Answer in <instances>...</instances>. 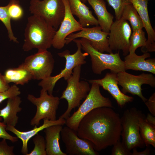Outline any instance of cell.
<instances>
[{"label":"cell","mask_w":155,"mask_h":155,"mask_svg":"<svg viewBox=\"0 0 155 155\" xmlns=\"http://www.w3.org/2000/svg\"><path fill=\"white\" fill-rule=\"evenodd\" d=\"M122 127L119 114L112 108L102 107L90 111L81 120L77 132L80 138L90 141L100 151L120 140Z\"/></svg>","instance_id":"1"},{"label":"cell","mask_w":155,"mask_h":155,"mask_svg":"<svg viewBox=\"0 0 155 155\" xmlns=\"http://www.w3.org/2000/svg\"><path fill=\"white\" fill-rule=\"evenodd\" d=\"M56 30L43 19L36 15L28 17L24 30L22 49L25 51L33 49L47 50L52 46Z\"/></svg>","instance_id":"2"},{"label":"cell","mask_w":155,"mask_h":155,"mask_svg":"<svg viewBox=\"0 0 155 155\" xmlns=\"http://www.w3.org/2000/svg\"><path fill=\"white\" fill-rule=\"evenodd\" d=\"M146 117L141 111L132 107L125 110L121 118L122 142L129 151L135 148H143L145 146L140 135V123Z\"/></svg>","instance_id":"3"},{"label":"cell","mask_w":155,"mask_h":155,"mask_svg":"<svg viewBox=\"0 0 155 155\" xmlns=\"http://www.w3.org/2000/svg\"><path fill=\"white\" fill-rule=\"evenodd\" d=\"M81 66L75 67L72 75L66 80L67 87L63 91L60 99H65L67 101L68 107L59 118L66 120L69 117L72 110L80 105L81 101L86 98L90 90L88 82L80 81Z\"/></svg>","instance_id":"4"},{"label":"cell","mask_w":155,"mask_h":155,"mask_svg":"<svg viewBox=\"0 0 155 155\" xmlns=\"http://www.w3.org/2000/svg\"><path fill=\"white\" fill-rule=\"evenodd\" d=\"M80 40L82 49L90 56L92 69L94 73L101 74L106 69L117 73L126 70L124 62L121 59L119 52L104 53L94 49L87 39L81 38Z\"/></svg>","instance_id":"5"},{"label":"cell","mask_w":155,"mask_h":155,"mask_svg":"<svg viewBox=\"0 0 155 155\" xmlns=\"http://www.w3.org/2000/svg\"><path fill=\"white\" fill-rule=\"evenodd\" d=\"M75 43L77 49L75 53L70 54L68 50L58 53V55L61 57L65 58L66 61L65 68L62 70L58 74L54 76H51L41 80L38 85L42 89L46 91L50 95H53V91L55 85L60 79L63 78L67 80L72 75L73 69L76 66L84 65L86 63L85 61L86 57L88 54L82 52V46L80 39H75L73 41Z\"/></svg>","instance_id":"6"},{"label":"cell","mask_w":155,"mask_h":155,"mask_svg":"<svg viewBox=\"0 0 155 155\" xmlns=\"http://www.w3.org/2000/svg\"><path fill=\"white\" fill-rule=\"evenodd\" d=\"M91 84L90 90L84 101L78 110L65 120L66 126L76 131L81 120L92 110L100 107H113L110 99L101 94L100 86L95 82Z\"/></svg>","instance_id":"7"},{"label":"cell","mask_w":155,"mask_h":155,"mask_svg":"<svg viewBox=\"0 0 155 155\" xmlns=\"http://www.w3.org/2000/svg\"><path fill=\"white\" fill-rule=\"evenodd\" d=\"M29 11L32 15L42 18L56 30L65 14L62 0H31Z\"/></svg>","instance_id":"8"},{"label":"cell","mask_w":155,"mask_h":155,"mask_svg":"<svg viewBox=\"0 0 155 155\" xmlns=\"http://www.w3.org/2000/svg\"><path fill=\"white\" fill-rule=\"evenodd\" d=\"M27 98L36 107V113L30 122L31 125L38 126L40 121L44 119L51 121L57 120V111L60 99L58 97L49 94L42 89L39 97L28 94Z\"/></svg>","instance_id":"9"},{"label":"cell","mask_w":155,"mask_h":155,"mask_svg":"<svg viewBox=\"0 0 155 155\" xmlns=\"http://www.w3.org/2000/svg\"><path fill=\"white\" fill-rule=\"evenodd\" d=\"M23 63L31 73L33 79L41 80L51 76L55 61L47 50H38L36 53L26 57Z\"/></svg>","instance_id":"10"},{"label":"cell","mask_w":155,"mask_h":155,"mask_svg":"<svg viewBox=\"0 0 155 155\" xmlns=\"http://www.w3.org/2000/svg\"><path fill=\"white\" fill-rule=\"evenodd\" d=\"M117 75L118 84L122 87V92L137 95L144 103L147 99L142 94V86L146 84L153 88L155 87V77L152 74L143 73L136 75L125 71L119 72Z\"/></svg>","instance_id":"11"},{"label":"cell","mask_w":155,"mask_h":155,"mask_svg":"<svg viewBox=\"0 0 155 155\" xmlns=\"http://www.w3.org/2000/svg\"><path fill=\"white\" fill-rule=\"evenodd\" d=\"M131 29L128 21L121 18L112 24L109 33L108 42L112 51H121L123 55L129 53V40Z\"/></svg>","instance_id":"12"},{"label":"cell","mask_w":155,"mask_h":155,"mask_svg":"<svg viewBox=\"0 0 155 155\" xmlns=\"http://www.w3.org/2000/svg\"><path fill=\"white\" fill-rule=\"evenodd\" d=\"M60 135L65 147V153L69 155H98L90 141L81 138L77 131L67 127L63 128Z\"/></svg>","instance_id":"13"},{"label":"cell","mask_w":155,"mask_h":155,"mask_svg":"<svg viewBox=\"0 0 155 155\" xmlns=\"http://www.w3.org/2000/svg\"><path fill=\"white\" fill-rule=\"evenodd\" d=\"M108 34L102 31L98 25L91 28H84L79 32L68 36L65 39V44L78 38H84L88 40L91 46L99 51L110 53L113 52L109 46Z\"/></svg>","instance_id":"14"},{"label":"cell","mask_w":155,"mask_h":155,"mask_svg":"<svg viewBox=\"0 0 155 155\" xmlns=\"http://www.w3.org/2000/svg\"><path fill=\"white\" fill-rule=\"evenodd\" d=\"M65 7V14L59 28L53 37L52 46L56 49H62L66 43L65 39L70 34L80 31L83 28L74 18L70 9L68 0H62Z\"/></svg>","instance_id":"15"},{"label":"cell","mask_w":155,"mask_h":155,"mask_svg":"<svg viewBox=\"0 0 155 155\" xmlns=\"http://www.w3.org/2000/svg\"><path fill=\"white\" fill-rule=\"evenodd\" d=\"M117 73L111 71L107 73L102 78L88 80L91 84L96 83L107 91L116 100L118 104L121 107L127 103L132 101L133 98L123 93L118 86Z\"/></svg>","instance_id":"16"},{"label":"cell","mask_w":155,"mask_h":155,"mask_svg":"<svg viewBox=\"0 0 155 155\" xmlns=\"http://www.w3.org/2000/svg\"><path fill=\"white\" fill-rule=\"evenodd\" d=\"M43 120V123L42 125L38 127L35 125L32 129L26 131H21L16 129L15 127L7 125L6 130L13 133L22 141V146L21 152L23 154L26 155L28 153V142L31 138L38 134L40 131L51 126L55 125H63L65 123V120L63 119L59 118L55 121L50 120L46 119H44Z\"/></svg>","instance_id":"17"},{"label":"cell","mask_w":155,"mask_h":155,"mask_svg":"<svg viewBox=\"0 0 155 155\" xmlns=\"http://www.w3.org/2000/svg\"><path fill=\"white\" fill-rule=\"evenodd\" d=\"M150 56L149 53H144L140 56L137 55L135 53L128 54L125 57L124 61L126 70L131 69L147 71L155 74V59L146 60Z\"/></svg>","instance_id":"18"},{"label":"cell","mask_w":155,"mask_h":155,"mask_svg":"<svg viewBox=\"0 0 155 155\" xmlns=\"http://www.w3.org/2000/svg\"><path fill=\"white\" fill-rule=\"evenodd\" d=\"M68 1L72 13L78 18V22L83 28L99 25L97 19L93 16L89 8L80 0Z\"/></svg>","instance_id":"19"},{"label":"cell","mask_w":155,"mask_h":155,"mask_svg":"<svg viewBox=\"0 0 155 155\" xmlns=\"http://www.w3.org/2000/svg\"><path fill=\"white\" fill-rule=\"evenodd\" d=\"M61 125H55L44 129L45 134L47 155H67L60 148L59 140L63 128Z\"/></svg>","instance_id":"20"},{"label":"cell","mask_w":155,"mask_h":155,"mask_svg":"<svg viewBox=\"0 0 155 155\" xmlns=\"http://www.w3.org/2000/svg\"><path fill=\"white\" fill-rule=\"evenodd\" d=\"M92 7L97 18L99 26L102 31L109 33L113 22L114 16L108 12L104 0H87Z\"/></svg>","instance_id":"21"},{"label":"cell","mask_w":155,"mask_h":155,"mask_svg":"<svg viewBox=\"0 0 155 155\" xmlns=\"http://www.w3.org/2000/svg\"><path fill=\"white\" fill-rule=\"evenodd\" d=\"M22 102L19 96L9 98L6 106L0 110V117L7 126L15 127L18 123L19 117L17 113L22 110L20 106Z\"/></svg>","instance_id":"22"},{"label":"cell","mask_w":155,"mask_h":155,"mask_svg":"<svg viewBox=\"0 0 155 155\" xmlns=\"http://www.w3.org/2000/svg\"><path fill=\"white\" fill-rule=\"evenodd\" d=\"M3 75L7 83L16 85H24L33 79L31 73L23 63L17 67L7 69Z\"/></svg>","instance_id":"23"},{"label":"cell","mask_w":155,"mask_h":155,"mask_svg":"<svg viewBox=\"0 0 155 155\" xmlns=\"http://www.w3.org/2000/svg\"><path fill=\"white\" fill-rule=\"evenodd\" d=\"M121 18L130 22L133 31L142 29L144 28V24L141 17L131 3L125 6Z\"/></svg>","instance_id":"24"},{"label":"cell","mask_w":155,"mask_h":155,"mask_svg":"<svg viewBox=\"0 0 155 155\" xmlns=\"http://www.w3.org/2000/svg\"><path fill=\"white\" fill-rule=\"evenodd\" d=\"M145 118L142 119L140 122V135L145 146H148L151 145L155 148V126L147 122Z\"/></svg>","instance_id":"25"},{"label":"cell","mask_w":155,"mask_h":155,"mask_svg":"<svg viewBox=\"0 0 155 155\" xmlns=\"http://www.w3.org/2000/svg\"><path fill=\"white\" fill-rule=\"evenodd\" d=\"M146 41L145 33L142 29L133 31L129 40V54L135 53L137 48L144 46Z\"/></svg>","instance_id":"26"},{"label":"cell","mask_w":155,"mask_h":155,"mask_svg":"<svg viewBox=\"0 0 155 155\" xmlns=\"http://www.w3.org/2000/svg\"><path fill=\"white\" fill-rule=\"evenodd\" d=\"M11 20L7 12V6H0V20L3 23L7 29L9 38L10 41L18 43L17 38L15 36L12 30Z\"/></svg>","instance_id":"27"},{"label":"cell","mask_w":155,"mask_h":155,"mask_svg":"<svg viewBox=\"0 0 155 155\" xmlns=\"http://www.w3.org/2000/svg\"><path fill=\"white\" fill-rule=\"evenodd\" d=\"M8 14L11 20L21 19L24 14L23 9L18 0H10L6 5Z\"/></svg>","instance_id":"28"},{"label":"cell","mask_w":155,"mask_h":155,"mask_svg":"<svg viewBox=\"0 0 155 155\" xmlns=\"http://www.w3.org/2000/svg\"><path fill=\"white\" fill-rule=\"evenodd\" d=\"M32 140L34 145L33 150L26 155H47L45 138L38 134L33 137Z\"/></svg>","instance_id":"29"},{"label":"cell","mask_w":155,"mask_h":155,"mask_svg":"<svg viewBox=\"0 0 155 155\" xmlns=\"http://www.w3.org/2000/svg\"><path fill=\"white\" fill-rule=\"evenodd\" d=\"M114 9L116 20L121 18L125 6L131 3L129 0H106Z\"/></svg>","instance_id":"30"},{"label":"cell","mask_w":155,"mask_h":155,"mask_svg":"<svg viewBox=\"0 0 155 155\" xmlns=\"http://www.w3.org/2000/svg\"><path fill=\"white\" fill-rule=\"evenodd\" d=\"M21 93L20 88L16 85L11 86L7 90L0 92V104L6 99L19 96Z\"/></svg>","instance_id":"31"},{"label":"cell","mask_w":155,"mask_h":155,"mask_svg":"<svg viewBox=\"0 0 155 155\" xmlns=\"http://www.w3.org/2000/svg\"><path fill=\"white\" fill-rule=\"evenodd\" d=\"M113 146L112 155H131V151L126 148L120 140H118Z\"/></svg>","instance_id":"32"},{"label":"cell","mask_w":155,"mask_h":155,"mask_svg":"<svg viewBox=\"0 0 155 155\" xmlns=\"http://www.w3.org/2000/svg\"><path fill=\"white\" fill-rule=\"evenodd\" d=\"M2 119V117H0V138L8 140L12 143L17 142L18 138L17 137L12 136L6 131V128L7 125L3 122L0 121Z\"/></svg>","instance_id":"33"},{"label":"cell","mask_w":155,"mask_h":155,"mask_svg":"<svg viewBox=\"0 0 155 155\" xmlns=\"http://www.w3.org/2000/svg\"><path fill=\"white\" fill-rule=\"evenodd\" d=\"M6 139H3L0 141V155H14V146H9Z\"/></svg>","instance_id":"34"},{"label":"cell","mask_w":155,"mask_h":155,"mask_svg":"<svg viewBox=\"0 0 155 155\" xmlns=\"http://www.w3.org/2000/svg\"><path fill=\"white\" fill-rule=\"evenodd\" d=\"M150 112L155 116V93H153L148 99L145 102Z\"/></svg>","instance_id":"35"},{"label":"cell","mask_w":155,"mask_h":155,"mask_svg":"<svg viewBox=\"0 0 155 155\" xmlns=\"http://www.w3.org/2000/svg\"><path fill=\"white\" fill-rule=\"evenodd\" d=\"M10 86L6 81L3 75L0 72V92L8 89Z\"/></svg>","instance_id":"36"},{"label":"cell","mask_w":155,"mask_h":155,"mask_svg":"<svg viewBox=\"0 0 155 155\" xmlns=\"http://www.w3.org/2000/svg\"><path fill=\"white\" fill-rule=\"evenodd\" d=\"M146 148L144 150L141 152H138L136 148H133L132 150L133 152H131V155H149L150 153V149L149 146H146Z\"/></svg>","instance_id":"37"},{"label":"cell","mask_w":155,"mask_h":155,"mask_svg":"<svg viewBox=\"0 0 155 155\" xmlns=\"http://www.w3.org/2000/svg\"><path fill=\"white\" fill-rule=\"evenodd\" d=\"M146 121L149 123L155 126V117L152 114L148 113L145 118Z\"/></svg>","instance_id":"38"},{"label":"cell","mask_w":155,"mask_h":155,"mask_svg":"<svg viewBox=\"0 0 155 155\" xmlns=\"http://www.w3.org/2000/svg\"><path fill=\"white\" fill-rule=\"evenodd\" d=\"M80 1L84 3H85L87 1V0H80Z\"/></svg>","instance_id":"39"}]
</instances>
